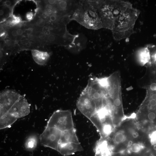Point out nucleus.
I'll return each instance as SVG.
<instances>
[{"instance_id": "obj_18", "label": "nucleus", "mask_w": 156, "mask_h": 156, "mask_svg": "<svg viewBox=\"0 0 156 156\" xmlns=\"http://www.w3.org/2000/svg\"><path fill=\"white\" fill-rule=\"evenodd\" d=\"M33 13L29 12L27 13L26 15V18L27 20L30 21L32 20L34 17Z\"/></svg>"}, {"instance_id": "obj_8", "label": "nucleus", "mask_w": 156, "mask_h": 156, "mask_svg": "<svg viewBox=\"0 0 156 156\" xmlns=\"http://www.w3.org/2000/svg\"><path fill=\"white\" fill-rule=\"evenodd\" d=\"M68 143H80L75 128L62 132L59 145Z\"/></svg>"}, {"instance_id": "obj_19", "label": "nucleus", "mask_w": 156, "mask_h": 156, "mask_svg": "<svg viewBox=\"0 0 156 156\" xmlns=\"http://www.w3.org/2000/svg\"><path fill=\"white\" fill-rule=\"evenodd\" d=\"M13 2L10 1H6L3 3L4 6L8 8H10L13 5Z\"/></svg>"}, {"instance_id": "obj_23", "label": "nucleus", "mask_w": 156, "mask_h": 156, "mask_svg": "<svg viewBox=\"0 0 156 156\" xmlns=\"http://www.w3.org/2000/svg\"><path fill=\"white\" fill-rule=\"evenodd\" d=\"M154 79L155 81H156V76L155 77Z\"/></svg>"}, {"instance_id": "obj_20", "label": "nucleus", "mask_w": 156, "mask_h": 156, "mask_svg": "<svg viewBox=\"0 0 156 156\" xmlns=\"http://www.w3.org/2000/svg\"><path fill=\"white\" fill-rule=\"evenodd\" d=\"M25 29H22L21 28L18 29H17V32L18 36H22L23 34L24 31Z\"/></svg>"}, {"instance_id": "obj_13", "label": "nucleus", "mask_w": 156, "mask_h": 156, "mask_svg": "<svg viewBox=\"0 0 156 156\" xmlns=\"http://www.w3.org/2000/svg\"><path fill=\"white\" fill-rule=\"evenodd\" d=\"M37 140L36 137L33 136H31L26 140L25 146L27 149L31 150L34 149L36 146Z\"/></svg>"}, {"instance_id": "obj_17", "label": "nucleus", "mask_w": 156, "mask_h": 156, "mask_svg": "<svg viewBox=\"0 0 156 156\" xmlns=\"http://www.w3.org/2000/svg\"><path fill=\"white\" fill-rule=\"evenodd\" d=\"M129 131L131 136L134 138H138L139 136V133L132 129H129Z\"/></svg>"}, {"instance_id": "obj_16", "label": "nucleus", "mask_w": 156, "mask_h": 156, "mask_svg": "<svg viewBox=\"0 0 156 156\" xmlns=\"http://www.w3.org/2000/svg\"><path fill=\"white\" fill-rule=\"evenodd\" d=\"M113 103L114 108H119L121 105V101L119 98H116L113 101Z\"/></svg>"}, {"instance_id": "obj_3", "label": "nucleus", "mask_w": 156, "mask_h": 156, "mask_svg": "<svg viewBox=\"0 0 156 156\" xmlns=\"http://www.w3.org/2000/svg\"><path fill=\"white\" fill-rule=\"evenodd\" d=\"M133 11L127 8L120 15L112 29L114 33L116 34L119 32L122 33L132 27L134 22L135 17H136V15L134 16Z\"/></svg>"}, {"instance_id": "obj_14", "label": "nucleus", "mask_w": 156, "mask_h": 156, "mask_svg": "<svg viewBox=\"0 0 156 156\" xmlns=\"http://www.w3.org/2000/svg\"><path fill=\"white\" fill-rule=\"evenodd\" d=\"M14 27H11L7 30L8 37L12 41H16L18 36L17 29Z\"/></svg>"}, {"instance_id": "obj_25", "label": "nucleus", "mask_w": 156, "mask_h": 156, "mask_svg": "<svg viewBox=\"0 0 156 156\" xmlns=\"http://www.w3.org/2000/svg\"><path fill=\"white\" fill-rule=\"evenodd\" d=\"M155 67H156V64H155Z\"/></svg>"}, {"instance_id": "obj_2", "label": "nucleus", "mask_w": 156, "mask_h": 156, "mask_svg": "<svg viewBox=\"0 0 156 156\" xmlns=\"http://www.w3.org/2000/svg\"><path fill=\"white\" fill-rule=\"evenodd\" d=\"M46 126L62 132L74 129L72 112L68 110L56 111L49 119Z\"/></svg>"}, {"instance_id": "obj_12", "label": "nucleus", "mask_w": 156, "mask_h": 156, "mask_svg": "<svg viewBox=\"0 0 156 156\" xmlns=\"http://www.w3.org/2000/svg\"><path fill=\"white\" fill-rule=\"evenodd\" d=\"M36 38L38 44H46L47 36L41 31L36 29H34L32 34Z\"/></svg>"}, {"instance_id": "obj_9", "label": "nucleus", "mask_w": 156, "mask_h": 156, "mask_svg": "<svg viewBox=\"0 0 156 156\" xmlns=\"http://www.w3.org/2000/svg\"><path fill=\"white\" fill-rule=\"evenodd\" d=\"M31 53L34 61L40 65H45L50 57L49 54L47 52L36 49L32 50Z\"/></svg>"}, {"instance_id": "obj_6", "label": "nucleus", "mask_w": 156, "mask_h": 156, "mask_svg": "<svg viewBox=\"0 0 156 156\" xmlns=\"http://www.w3.org/2000/svg\"><path fill=\"white\" fill-rule=\"evenodd\" d=\"M30 112V105L25 98L22 96L8 111L17 119L27 115Z\"/></svg>"}, {"instance_id": "obj_21", "label": "nucleus", "mask_w": 156, "mask_h": 156, "mask_svg": "<svg viewBox=\"0 0 156 156\" xmlns=\"http://www.w3.org/2000/svg\"><path fill=\"white\" fill-rule=\"evenodd\" d=\"M150 89L152 91L156 90V83H153L151 84L150 86Z\"/></svg>"}, {"instance_id": "obj_22", "label": "nucleus", "mask_w": 156, "mask_h": 156, "mask_svg": "<svg viewBox=\"0 0 156 156\" xmlns=\"http://www.w3.org/2000/svg\"><path fill=\"white\" fill-rule=\"evenodd\" d=\"M5 10L4 9H3L0 10V17H3V16L5 15L4 13H5Z\"/></svg>"}, {"instance_id": "obj_7", "label": "nucleus", "mask_w": 156, "mask_h": 156, "mask_svg": "<svg viewBox=\"0 0 156 156\" xmlns=\"http://www.w3.org/2000/svg\"><path fill=\"white\" fill-rule=\"evenodd\" d=\"M83 150V148L80 143H75L59 144L57 150L61 155L64 156L72 155L76 152Z\"/></svg>"}, {"instance_id": "obj_24", "label": "nucleus", "mask_w": 156, "mask_h": 156, "mask_svg": "<svg viewBox=\"0 0 156 156\" xmlns=\"http://www.w3.org/2000/svg\"><path fill=\"white\" fill-rule=\"evenodd\" d=\"M109 156H114L113 155V154L112 153V154L111 155H110Z\"/></svg>"}, {"instance_id": "obj_5", "label": "nucleus", "mask_w": 156, "mask_h": 156, "mask_svg": "<svg viewBox=\"0 0 156 156\" xmlns=\"http://www.w3.org/2000/svg\"><path fill=\"white\" fill-rule=\"evenodd\" d=\"M21 95L13 90H6L0 96V115L1 117L8 112L9 110Z\"/></svg>"}, {"instance_id": "obj_4", "label": "nucleus", "mask_w": 156, "mask_h": 156, "mask_svg": "<svg viewBox=\"0 0 156 156\" xmlns=\"http://www.w3.org/2000/svg\"><path fill=\"white\" fill-rule=\"evenodd\" d=\"M62 132L55 128L46 126L40 136V142L43 145L57 151Z\"/></svg>"}, {"instance_id": "obj_1", "label": "nucleus", "mask_w": 156, "mask_h": 156, "mask_svg": "<svg viewBox=\"0 0 156 156\" xmlns=\"http://www.w3.org/2000/svg\"><path fill=\"white\" fill-rule=\"evenodd\" d=\"M94 1H78L71 17L87 27L98 29L103 27L102 23Z\"/></svg>"}, {"instance_id": "obj_11", "label": "nucleus", "mask_w": 156, "mask_h": 156, "mask_svg": "<svg viewBox=\"0 0 156 156\" xmlns=\"http://www.w3.org/2000/svg\"><path fill=\"white\" fill-rule=\"evenodd\" d=\"M127 137L125 132L120 130L116 132L113 135L112 141L115 145L122 144L127 140Z\"/></svg>"}, {"instance_id": "obj_15", "label": "nucleus", "mask_w": 156, "mask_h": 156, "mask_svg": "<svg viewBox=\"0 0 156 156\" xmlns=\"http://www.w3.org/2000/svg\"><path fill=\"white\" fill-rule=\"evenodd\" d=\"M38 29L44 33L47 36H48L52 33V29L51 27L48 24Z\"/></svg>"}, {"instance_id": "obj_10", "label": "nucleus", "mask_w": 156, "mask_h": 156, "mask_svg": "<svg viewBox=\"0 0 156 156\" xmlns=\"http://www.w3.org/2000/svg\"><path fill=\"white\" fill-rule=\"evenodd\" d=\"M17 119L16 118L8 112L0 117V129L10 127Z\"/></svg>"}]
</instances>
